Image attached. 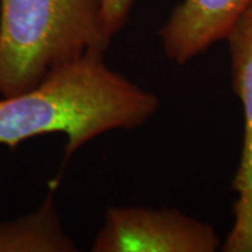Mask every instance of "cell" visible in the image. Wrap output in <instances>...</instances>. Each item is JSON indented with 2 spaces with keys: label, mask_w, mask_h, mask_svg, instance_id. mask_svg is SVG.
Segmentation results:
<instances>
[{
  "label": "cell",
  "mask_w": 252,
  "mask_h": 252,
  "mask_svg": "<svg viewBox=\"0 0 252 252\" xmlns=\"http://www.w3.org/2000/svg\"><path fill=\"white\" fill-rule=\"evenodd\" d=\"M160 107L158 97L89 52L46 74L35 87L0 99V144L11 149L35 136L66 135L64 162L90 140L135 129Z\"/></svg>",
  "instance_id": "6da1fadb"
},
{
  "label": "cell",
  "mask_w": 252,
  "mask_h": 252,
  "mask_svg": "<svg viewBox=\"0 0 252 252\" xmlns=\"http://www.w3.org/2000/svg\"><path fill=\"white\" fill-rule=\"evenodd\" d=\"M235 94L244 109L241 161L231 188L238 193L234 225L227 235L224 252H252V6L227 35Z\"/></svg>",
  "instance_id": "277c9868"
},
{
  "label": "cell",
  "mask_w": 252,
  "mask_h": 252,
  "mask_svg": "<svg viewBox=\"0 0 252 252\" xmlns=\"http://www.w3.org/2000/svg\"><path fill=\"white\" fill-rule=\"evenodd\" d=\"M215 228L177 209L109 207L93 252H213Z\"/></svg>",
  "instance_id": "3957f363"
},
{
  "label": "cell",
  "mask_w": 252,
  "mask_h": 252,
  "mask_svg": "<svg viewBox=\"0 0 252 252\" xmlns=\"http://www.w3.org/2000/svg\"><path fill=\"white\" fill-rule=\"evenodd\" d=\"M101 0H0V94L35 87L51 70L105 52Z\"/></svg>",
  "instance_id": "7a4b0ae2"
},
{
  "label": "cell",
  "mask_w": 252,
  "mask_h": 252,
  "mask_svg": "<svg viewBox=\"0 0 252 252\" xmlns=\"http://www.w3.org/2000/svg\"><path fill=\"white\" fill-rule=\"evenodd\" d=\"M252 0H182L158 31L162 51L177 64H185L217 41L225 39Z\"/></svg>",
  "instance_id": "5b68a950"
},
{
  "label": "cell",
  "mask_w": 252,
  "mask_h": 252,
  "mask_svg": "<svg viewBox=\"0 0 252 252\" xmlns=\"http://www.w3.org/2000/svg\"><path fill=\"white\" fill-rule=\"evenodd\" d=\"M136 0H101L102 27L108 38L117 35L125 27Z\"/></svg>",
  "instance_id": "52a82bcc"
},
{
  "label": "cell",
  "mask_w": 252,
  "mask_h": 252,
  "mask_svg": "<svg viewBox=\"0 0 252 252\" xmlns=\"http://www.w3.org/2000/svg\"><path fill=\"white\" fill-rule=\"evenodd\" d=\"M76 244L62 230L52 193L34 213L0 224V252H72Z\"/></svg>",
  "instance_id": "8992f818"
}]
</instances>
